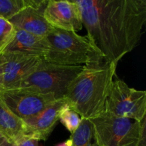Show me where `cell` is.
<instances>
[{
	"instance_id": "6da1fadb",
	"label": "cell",
	"mask_w": 146,
	"mask_h": 146,
	"mask_svg": "<svg viewBox=\"0 0 146 146\" xmlns=\"http://www.w3.org/2000/svg\"><path fill=\"white\" fill-rule=\"evenodd\" d=\"M87 36L108 63L118 61L139 42L146 21L145 0H74Z\"/></svg>"
},
{
	"instance_id": "7a4b0ae2",
	"label": "cell",
	"mask_w": 146,
	"mask_h": 146,
	"mask_svg": "<svg viewBox=\"0 0 146 146\" xmlns=\"http://www.w3.org/2000/svg\"><path fill=\"white\" fill-rule=\"evenodd\" d=\"M117 65L97 55L70 84L64 98L81 119H94L104 113Z\"/></svg>"
},
{
	"instance_id": "3957f363",
	"label": "cell",
	"mask_w": 146,
	"mask_h": 146,
	"mask_svg": "<svg viewBox=\"0 0 146 146\" xmlns=\"http://www.w3.org/2000/svg\"><path fill=\"white\" fill-rule=\"evenodd\" d=\"M48 51L44 61L65 66H84L101 54L88 36L54 28L46 36Z\"/></svg>"
},
{
	"instance_id": "277c9868",
	"label": "cell",
	"mask_w": 146,
	"mask_h": 146,
	"mask_svg": "<svg viewBox=\"0 0 146 146\" xmlns=\"http://www.w3.org/2000/svg\"><path fill=\"white\" fill-rule=\"evenodd\" d=\"M91 121L98 146H138L146 117L139 122L104 113Z\"/></svg>"
},
{
	"instance_id": "5b68a950",
	"label": "cell",
	"mask_w": 146,
	"mask_h": 146,
	"mask_svg": "<svg viewBox=\"0 0 146 146\" xmlns=\"http://www.w3.org/2000/svg\"><path fill=\"white\" fill-rule=\"evenodd\" d=\"M83 68L84 66L60 65L44 60L40 66L17 87L31 88L46 94H53L56 99H61L65 96L70 84Z\"/></svg>"
},
{
	"instance_id": "8992f818",
	"label": "cell",
	"mask_w": 146,
	"mask_h": 146,
	"mask_svg": "<svg viewBox=\"0 0 146 146\" xmlns=\"http://www.w3.org/2000/svg\"><path fill=\"white\" fill-rule=\"evenodd\" d=\"M104 113L141 122L146 117V92L131 88L121 79L113 80Z\"/></svg>"
},
{
	"instance_id": "52a82bcc",
	"label": "cell",
	"mask_w": 146,
	"mask_h": 146,
	"mask_svg": "<svg viewBox=\"0 0 146 146\" xmlns=\"http://www.w3.org/2000/svg\"><path fill=\"white\" fill-rule=\"evenodd\" d=\"M56 100L53 94H46L31 88L0 90V101L22 120L36 115Z\"/></svg>"
},
{
	"instance_id": "ba28073f",
	"label": "cell",
	"mask_w": 146,
	"mask_h": 146,
	"mask_svg": "<svg viewBox=\"0 0 146 146\" xmlns=\"http://www.w3.org/2000/svg\"><path fill=\"white\" fill-rule=\"evenodd\" d=\"M1 89L15 88L34 72L44 61L42 57L17 52H2Z\"/></svg>"
},
{
	"instance_id": "9c48e42d",
	"label": "cell",
	"mask_w": 146,
	"mask_h": 146,
	"mask_svg": "<svg viewBox=\"0 0 146 146\" xmlns=\"http://www.w3.org/2000/svg\"><path fill=\"white\" fill-rule=\"evenodd\" d=\"M44 17L55 29L77 32L83 28L81 11L74 0H48Z\"/></svg>"
},
{
	"instance_id": "30bf717a",
	"label": "cell",
	"mask_w": 146,
	"mask_h": 146,
	"mask_svg": "<svg viewBox=\"0 0 146 146\" xmlns=\"http://www.w3.org/2000/svg\"><path fill=\"white\" fill-rule=\"evenodd\" d=\"M48 1L31 0L28 6L20 10L9 21L16 29H21L38 36H46L54 29L44 17Z\"/></svg>"
},
{
	"instance_id": "8fae6325",
	"label": "cell",
	"mask_w": 146,
	"mask_h": 146,
	"mask_svg": "<svg viewBox=\"0 0 146 146\" xmlns=\"http://www.w3.org/2000/svg\"><path fill=\"white\" fill-rule=\"evenodd\" d=\"M66 104L64 98L56 100L36 115L23 120L26 125V135L39 141H46L58 121L61 108Z\"/></svg>"
},
{
	"instance_id": "7c38bea8",
	"label": "cell",
	"mask_w": 146,
	"mask_h": 146,
	"mask_svg": "<svg viewBox=\"0 0 146 146\" xmlns=\"http://www.w3.org/2000/svg\"><path fill=\"white\" fill-rule=\"evenodd\" d=\"M48 51L46 36H38L23 30L16 29L14 37L2 52L21 53L43 58Z\"/></svg>"
},
{
	"instance_id": "4fadbf2b",
	"label": "cell",
	"mask_w": 146,
	"mask_h": 146,
	"mask_svg": "<svg viewBox=\"0 0 146 146\" xmlns=\"http://www.w3.org/2000/svg\"><path fill=\"white\" fill-rule=\"evenodd\" d=\"M0 134L5 139L15 143L26 135L24 121L11 112L0 101Z\"/></svg>"
},
{
	"instance_id": "5bb4252c",
	"label": "cell",
	"mask_w": 146,
	"mask_h": 146,
	"mask_svg": "<svg viewBox=\"0 0 146 146\" xmlns=\"http://www.w3.org/2000/svg\"><path fill=\"white\" fill-rule=\"evenodd\" d=\"M71 146H98L96 140L94 128L91 120L81 119L77 129L71 135Z\"/></svg>"
},
{
	"instance_id": "9a60e30c",
	"label": "cell",
	"mask_w": 146,
	"mask_h": 146,
	"mask_svg": "<svg viewBox=\"0 0 146 146\" xmlns=\"http://www.w3.org/2000/svg\"><path fill=\"white\" fill-rule=\"evenodd\" d=\"M58 121L71 134L77 129L81 122L80 115L71 109L66 103L61 108L58 114Z\"/></svg>"
},
{
	"instance_id": "2e32d148",
	"label": "cell",
	"mask_w": 146,
	"mask_h": 146,
	"mask_svg": "<svg viewBox=\"0 0 146 146\" xmlns=\"http://www.w3.org/2000/svg\"><path fill=\"white\" fill-rule=\"evenodd\" d=\"M31 0H0V17L9 20L25 7Z\"/></svg>"
},
{
	"instance_id": "e0dca14e",
	"label": "cell",
	"mask_w": 146,
	"mask_h": 146,
	"mask_svg": "<svg viewBox=\"0 0 146 146\" xmlns=\"http://www.w3.org/2000/svg\"><path fill=\"white\" fill-rule=\"evenodd\" d=\"M15 32V28L9 20L0 17V54L12 39Z\"/></svg>"
},
{
	"instance_id": "ac0fdd59",
	"label": "cell",
	"mask_w": 146,
	"mask_h": 146,
	"mask_svg": "<svg viewBox=\"0 0 146 146\" xmlns=\"http://www.w3.org/2000/svg\"><path fill=\"white\" fill-rule=\"evenodd\" d=\"M17 146H38V141L29 136L24 135L15 142Z\"/></svg>"
},
{
	"instance_id": "d6986e66",
	"label": "cell",
	"mask_w": 146,
	"mask_h": 146,
	"mask_svg": "<svg viewBox=\"0 0 146 146\" xmlns=\"http://www.w3.org/2000/svg\"><path fill=\"white\" fill-rule=\"evenodd\" d=\"M2 75H3V58L0 54V89L2 86Z\"/></svg>"
},
{
	"instance_id": "ffe728a7",
	"label": "cell",
	"mask_w": 146,
	"mask_h": 146,
	"mask_svg": "<svg viewBox=\"0 0 146 146\" xmlns=\"http://www.w3.org/2000/svg\"><path fill=\"white\" fill-rule=\"evenodd\" d=\"M0 146H17V145L14 142H11L4 138L0 142Z\"/></svg>"
},
{
	"instance_id": "44dd1931",
	"label": "cell",
	"mask_w": 146,
	"mask_h": 146,
	"mask_svg": "<svg viewBox=\"0 0 146 146\" xmlns=\"http://www.w3.org/2000/svg\"><path fill=\"white\" fill-rule=\"evenodd\" d=\"M72 145V142H71V139H68L67 141H64V142L61 143H58V145L56 146H71Z\"/></svg>"
},
{
	"instance_id": "7402d4cb",
	"label": "cell",
	"mask_w": 146,
	"mask_h": 146,
	"mask_svg": "<svg viewBox=\"0 0 146 146\" xmlns=\"http://www.w3.org/2000/svg\"><path fill=\"white\" fill-rule=\"evenodd\" d=\"M4 137H3L2 135H1V134H0V142H1V141H3V140H4Z\"/></svg>"
}]
</instances>
